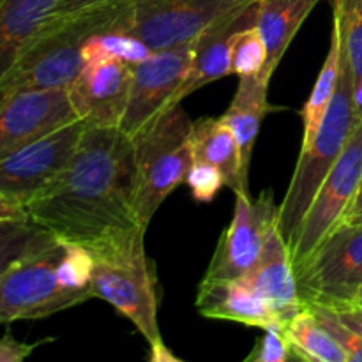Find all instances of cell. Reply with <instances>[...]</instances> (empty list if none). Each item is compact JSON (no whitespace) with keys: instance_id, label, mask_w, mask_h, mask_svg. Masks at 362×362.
<instances>
[{"instance_id":"obj_29","label":"cell","mask_w":362,"mask_h":362,"mask_svg":"<svg viewBox=\"0 0 362 362\" xmlns=\"http://www.w3.org/2000/svg\"><path fill=\"white\" fill-rule=\"evenodd\" d=\"M317 318L320 320V324L327 329L329 334L336 339L339 346L343 349V352L349 357V362H362V338L357 334L354 329H350L341 318L338 317L332 308L329 306H320V304H306Z\"/></svg>"},{"instance_id":"obj_14","label":"cell","mask_w":362,"mask_h":362,"mask_svg":"<svg viewBox=\"0 0 362 362\" xmlns=\"http://www.w3.org/2000/svg\"><path fill=\"white\" fill-rule=\"evenodd\" d=\"M131 64L122 59L87 60L67 88L78 119L87 126L119 127L127 106Z\"/></svg>"},{"instance_id":"obj_10","label":"cell","mask_w":362,"mask_h":362,"mask_svg":"<svg viewBox=\"0 0 362 362\" xmlns=\"http://www.w3.org/2000/svg\"><path fill=\"white\" fill-rule=\"evenodd\" d=\"M85 127L83 120H73L0 159V193L27 207L66 168Z\"/></svg>"},{"instance_id":"obj_11","label":"cell","mask_w":362,"mask_h":362,"mask_svg":"<svg viewBox=\"0 0 362 362\" xmlns=\"http://www.w3.org/2000/svg\"><path fill=\"white\" fill-rule=\"evenodd\" d=\"M193 41L152 52L131 64V87L119 129L133 138L154 117L170 110L173 95L186 80L193 62Z\"/></svg>"},{"instance_id":"obj_9","label":"cell","mask_w":362,"mask_h":362,"mask_svg":"<svg viewBox=\"0 0 362 362\" xmlns=\"http://www.w3.org/2000/svg\"><path fill=\"white\" fill-rule=\"evenodd\" d=\"M255 0H131L129 34L152 52L193 41L198 34Z\"/></svg>"},{"instance_id":"obj_15","label":"cell","mask_w":362,"mask_h":362,"mask_svg":"<svg viewBox=\"0 0 362 362\" xmlns=\"http://www.w3.org/2000/svg\"><path fill=\"white\" fill-rule=\"evenodd\" d=\"M257 4L255 0L250 6L237 9L235 13L211 25L194 37L191 69L177 94L173 95L170 108L179 106L182 99L197 92L198 88L232 74V42L237 32L257 23Z\"/></svg>"},{"instance_id":"obj_2","label":"cell","mask_w":362,"mask_h":362,"mask_svg":"<svg viewBox=\"0 0 362 362\" xmlns=\"http://www.w3.org/2000/svg\"><path fill=\"white\" fill-rule=\"evenodd\" d=\"M131 0H115L73 16L48 20L0 83V105L27 90L69 88L83 69V45L95 34L129 32Z\"/></svg>"},{"instance_id":"obj_28","label":"cell","mask_w":362,"mask_h":362,"mask_svg":"<svg viewBox=\"0 0 362 362\" xmlns=\"http://www.w3.org/2000/svg\"><path fill=\"white\" fill-rule=\"evenodd\" d=\"M232 74L239 78L260 76L267 60V48L257 23L237 32L232 42Z\"/></svg>"},{"instance_id":"obj_1","label":"cell","mask_w":362,"mask_h":362,"mask_svg":"<svg viewBox=\"0 0 362 362\" xmlns=\"http://www.w3.org/2000/svg\"><path fill=\"white\" fill-rule=\"evenodd\" d=\"M133 138L119 127H85L55 180L27 204L28 218L64 243L88 244L138 225Z\"/></svg>"},{"instance_id":"obj_3","label":"cell","mask_w":362,"mask_h":362,"mask_svg":"<svg viewBox=\"0 0 362 362\" xmlns=\"http://www.w3.org/2000/svg\"><path fill=\"white\" fill-rule=\"evenodd\" d=\"M94 258L92 297L112 304L148 345L161 341L156 269L145 253V228H119L85 244Z\"/></svg>"},{"instance_id":"obj_30","label":"cell","mask_w":362,"mask_h":362,"mask_svg":"<svg viewBox=\"0 0 362 362\" xmlns=\"http://www.w3.org/2000/svg\"><path fill=\"white\" fill-rule=\"evenodd\" d=\"M186 182L194 200L209 204L218 197L221 187L225 186V177L218 166L204 161H193L187 172Z\"/></svg>"},{"instance_id":"obj_12","label":"cell","mask_w":362,"mask_h":362,"mask_svg":"<svg viewBox=\"0 0 362 362\" xmlns=\"http://www.w3.org/2000/svg\"><path fill=\"white\" fill-rule=\"evenodd\" d=\"M276 219L278 205L271 189L262 191L258 198L247 191L235 193L233 218L216 246L204 279L243 278L260 257L269 226Z\"/></svg>"},{"instance_id":"obj_37","label":"cell","mask_w":362,"mask_h":362,"mask_svg":"<svg viewBox=\"0 0 362 362\" xmlns=\"http://www.w3.org/2000/svg\"><path fill=\"white\" fill-rule=\"evenodd\" d=\"M148 361L151 362H180V357H177L165 341H158L148 345Z\"/></svg>"},{"instance_id":"obj_21","label":"cell","mask_w":362,"mask_h":362,"mask_svg":"<svg viewBox=\"0 0 362 362\" xmlns=\"http://www.w3.org/2000/svg\"><path fill=\"white\" fill-rule=\"evenodd\" d=\"M191 147H193V161H204L218 166L225 177V186H228L233 193L239 191L250 193V184L243 177L239 145L223 117H202L193 120Z\"/></svg>"},{"instance_id":"obj_8","label":"cell","mask_w":362,"mask_h":362,"mask_svg":"<svg viewBox=\"0 0 362 362\" xmlns=\"http://www.w3.org/2000/svg\"><path fill=\"white\" fill-rule=\"evenodd\" d=\"M362 179V119L354 127L345 148L322 182L310 211L290 247L293 269H299L322 240L341 223Z\"/></svg>"},{"instance_id":"obj_24","label":"cell","mask_w":362,"mask_h":362,"mask_svg":"<svg viewBox=\"0 0 362 362\" xmlns=\"http://www.w3.org/2000/svg\"><path fill=\"white\" fill-rule=\"evenodd\" d=\"M55 240L48 228L30 218L0 219V274Z\"/></svg>"},{"instance_id":"obj_23","label":"cell","mask_w":362,"mask_h":362,"mask_svg":"<svg viewBox=\"0 0 362 362\" xmlns=\"http://www.w3.org/2000/svg\"><path fill=\"white\" fill-rule=\"evenodd\" d=\"M283 332L296 359L306 362H349L341 346L308 306L286 322Z\"/></svg>"},{"instance_id":"obj_18","label":"cell","mask_w":362,"mask_h":362,"mask_svg":"<svg viewBox=\"0 0 362 362\" xmlns=\"http://www.w3.org/2000/svg\"><path fill=\"white\" fill-rule=\"evenodd\" d=\"M257 28L267 48L260 80L271 83L290 42L320 0H257Z\"/></svg>"},{"instance_id":"obj_34","label":"cell","mask_w":362,"mask_h":362,"mask_svg":"<svg viewBox=\"0 0 362 362\" xmlns=\"http://www.w3.org/2000/svg\"><path fill=\"white\" fill-rule=\"evenodd\" d=\"M338 313V317L349 325L350 329L357 332L362 338V304L361 303H350L343 304L339 308H332Z\"/></svg>"},{"instance_id":"obj_38","label":"cell","mask_w":362,"mask_h":362,"mask_svg":"<svg viewBox=\"0 0 362 362\" xmlns=\"http://www.w3.org/2000/svg\"><path fill=\"white\" fill-rule=\"evenodd\" d=\"M356 303H361V304H362V286H361L359 293H357V299H356Z\"/></svg>"},{"instance_id":"obj_20","label":"cell","mask_w":362,"mask_h":362,"mask_svg":"<svg viewBox=\"0 0 362 362\" xmlns=\"http://www.w3.org/2000/svg\"><path fill=\"white\" fill-rule=\"evenodd\" d=\"M59 0H0V83L25 46L48 23Z\"/></svg>"},{"instance_id":"obj_16","label":"cell","mask_w":362,"mask_h":362,"mask_svg":"<svg viewBox=\"0 0 362 362\" xmlns=\"http://www.w3.org/2000/svg\"><path fill=\"white\" fill-rule=\"evenodd\" d=\"M240 279L267 300L283 327L304 308L297 288L290 247L279 232L278 219L269 226L258 260Z\"/></svg>"},{"instance_id":"obj_5","label":"cell","mask_w":362,"mask_h":362,"mask_svg":"<svg viewBox=\"0 0 362 362\" xmlns=\"http://www.w3.org/2000/svg\"><path fill=\"white\" fill-rule=\"evenodd\" d=\"M193 120L179 106L165 110L133 136L136 165L134 216L147 230L163 202L186 182L193 165Z\"/></svg>"},{"instance_id":"obj_36","label":"cell","mask_w":362,"mask_h":362,"mask_svg":"<svg viewBox=\"0 0 362 362\" xmlns=\"http://www.w3.org/2000/svg\"><path fill=\"white\" fill-rule=\"evenodd\" d=\"M341 225H345V226L362 225V179H361L359 189H357L352 204H350V207L346 209L345 216H343L341 223H339L338 226H341ZM338 226H336V228H338Z\"/></svg>"},{"instance_id":"obj_32","label":"cell","mask_w":362,"mask_h":362,"mask_svg":"<svg viewBox=\"0 0 362 362\" xmlns=\"http://www.w3.org/2000/svg\"><path fill=\"white\" fill-rule=\"evenodd\" d=\"M42 341L37 343H23L18 341L11 334H4L0 338V362H21L27 357L32 356L35 349L41 345Z\"/></svg>"},{"instance_id":"obj_22","label":"cell","mask_w":362,"mask_h":362,"mask_svg":"<svg viewBox=\"0 0 362 362\" xmlns=\"http://www.w3.org/2000/svg\"><path fill=\"white\" fill-rule=\"evenodd\" d=\"M341 53H343V34L341 23H339L338 14L332 11V30L331 42H329V52L324 60L320 73H318L317 81L313 85L310 98L304 103L300 110L303 117V147H306L313 136L317 134L329 106H331L332 98H334L336 87L339 80V69H341Z\"/></svg>"},{"instance_id":"obj_4","label":"cell","mask_w":362,"mask_h":362,"mask_svg":"<svg viewBox=\"0 0 362 362\" xmlns=\"http://www.w3.org/2000/svg\"><path fill=\"white\" fill-rule=\"evenodd\" d=\"M359 119L354 101L352 67L343 48L341 69L334 98L313 140L306 147H300V156L297 159L288 189L281 204L278 205V228L288 247H292L304 216L310 211L322 182L341 156Z\"/></svg>"},{"instance_id":"obj_33","label":"cell","mask_w":362,"mask_h":362,"mask_svg":"<svg viewBox=\"0 0 362 362\" xmlns=\"http://www.w3.org/2000/svg\"><path fill=\"white\" fill-rule=\"evenodd\" d=\"M115 2V0H59L49 20H60V18L73 16L81 11L92 9V7L103 6V4Z\"/></svg>"},{"instance_id":"obj_31","label":"cell","mask_w":362,"mask_h":362,"mask_svg":"<svg viewBox=\"0 0 362 362\" xmlns=\"http://www.w3.org/2000/svg\"><path fill=\"white\" fill-rule=\"evenodd\" d=\"M296 359L288 341L285 338L283 327L279 325H271L264 329V336H260L251 350L246 362H288Z\"/></svg>"},{"instance_id":"obj_27","label":"cell","mask_w":362,"mask_h":362,"mask_svg":"<svg viewBox=\"0 0 362 362\" xmlns=\"http://www.w3.org/2000/svg\"><path fill=\"white\" fill-rule=\"evenodd\" d=\"M341 23L343 48L352 67L354 83L362 81V0H332Z\"/></svg>"},{"instance_id":"obj_25","label":"cell","mask_w":362,"mask_h":362,"mask_svg":"<svg viewBox=\"0 0 362 362\" xmlns=\"http://www.w3.org/2000/svg\"><path fill=\"white\" fill-rule=\"evenodd\" d=\"M152 49L141 39L129 32H105L95 34L83 45V59H122L129 64L141 62Z\"/></svg>"},{"instance_id":"obj_7","label":"cell","mask_w":362,"mask_h":362,"mask_svg":"<svg viewBox=\"0 0 362 362\" xmlns=\"http://www.w3.org/2000/svg\"><path fill=\"white\" fill-rule=\"evenodd\" d=\"M296 278L304 306L356 303L362 286V225L332 230L297 269Z\"/></svg>"},{"instance_id":"obj_35","label":"cell","mask_w":362,"mask_h":362,"mask_svg":"<svg viewBox=\"0 0 362 362\" xmlns=\"http://www.w3.org/2000/svg\"><path fill=\"white\" fill-rule=\"evenodd\" d=\"M28 218L27 207L13 198L0 193V219H21Z\"/></svg>"},{"instance_id":"obj_26","label":"cell","mask_w":362,"mask_h":362,"mask_svg":"<svg viewBox=\"0 0 362 362\" xmlns=\"http://www.w3.org/2000/svg\"><path fill=\"white\" fill-rule=\"evenodd\" d=\"M62 258L57 265V276L60 285L73 292L81 293L92 299V272H94V258L90 250L80 243H64Z\"/></svg>"},{"instance_id":"obj_19","label":"cell","mask_w":362,"mask_h":362,"mask_svg":"<svg viewBox=\"0 0 362 362\" xmlns=\"http://www.w3.org/2000/svg\"><path fill=\"white\" fill-rule=\"evenodd\" d=\"M267 92L269 83L262 81L258 76L239 78L235 95H233L228 110L221 115L232 129L237 145H239L243 177L247 184H250L253 148L257 144L258 133H260L262 120L271 110L276 108L269 103Z\"/></svg>"},{"instance_id":"obj_6","label":"cell","mask_w":362,"mask_h":362,"mask_svg":"<svg viewBox=\"0 0 362 362\" xmlns=\"http://www.w3.org/2000/svg\"><path fill=\"white\" fill-rule=\"evenodd\" d=\"M66 244L57 239L0 274V324L41 320L88 300L60 285L57 265Z\"/></svg>"},{"instance_id":"obj_17","label":"cell","mask_w":362,"mask_h":362,"mask_svg":"<svg viewBox=\"0 0 362 362\" xmlns=\"http://www.w3.org/2000/svg\"><path fill=\"white\" fill-rule=\"evenodd\" d=\"M198 313L212 320H226L247 327L279 325L278 315L267 300L262 299L240 278L237 279H202L194 300Z\"/></svg>"},{"instance_id":"obj_13","label":"cell","mask_w":362,"mask_h":362,"mask_svg":"<svg viewBox=\"0 0 362 362\" xmlns=\"http://www.w3.org/2000/svg\"><path fill=\"white\" fill-rule=\"evenodd\" d=\"M78 120L67 88L27 90L0 105V159Z\"/></svg>"}]
</instances>
